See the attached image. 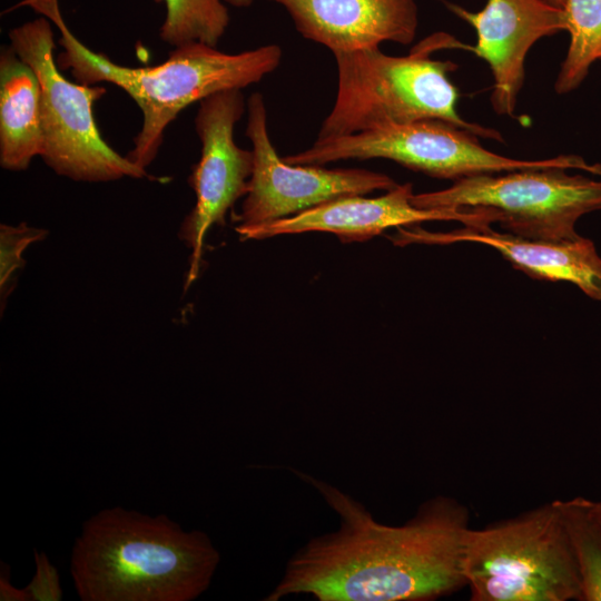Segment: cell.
Listing matches in <instances>:
<instances>
[{"label": "cell", "mask_w": 601, "mask_h": 601, "mask_svg": "<svg viewBox=\"0 0 601 601\" xmlns=\"http://www.w3.org/2000/svg\"><path fill=\"white\" fill-rule=\"evenodd\" d=\"M336 512L338 528L309 539L264 598L318 601H430L466 587V506L437 495L401 525L375 520L364 504L328 482L288 467Z\"/></svg>", "instance_id": "1"}, {"label": "cell", "mask_w": 601, "mask_h": 601, "mask_svg": "<svg viewBox=\"0 0 601 601\" xmlns=\"http://www.w3.org/2000/svg\"><path fill=\"white\" fill-rule=\"evenodd\" d=\"M36 572L23 588L27 601H60L62 589L57 568L45 552L35 551Z\"/></svg>", "instance_id": "20"}, {"label": "cell", "mask_w": 601, "mask_h": 601, "mask_svg": "<svg viewBox=\"0 0 601 601\" xmlns=\"http://www.w3.org/2000/svg\"><path fill=\"white\" fill-rule=\"evenodd\" d=\"M446 6L476 31L477 41L471 51L492 71L494 111L514 117L526 55L539 39L566 29L563 8L545 0H487L476 12L454 3Z\"/></svg>", "instance_id": "12"}, {"label": "cell", "mask_w": 601, "mask_h": 601, "mask_svg": "<svg viewBox=\"0 0 601 601\" xmlns=\"http://www.w3.org/2000/svg\"><path fill=\"white\" fill-rule=\"evenodd\" d=\"M0 600L1 601H27L24 589H19L10 583V571L7 564L1 563L0 572Z\"/></svg>", "instance_id": "21"}, {"label": "cell", "mask_w": 601, "mask_h": 601, "mask_svg": "<svg viewBox=\"0 0 601 601\" xmlns=\"http://www.w3.org/2000/svg\"><path fill=\"white\" fill-rule=\"evenodd\" d=\"M475 134L446 121L427 119L316 140L308 149L288 155L290 165H317L344 159L385 158L425 175L459 180L483 174L526 168L561 167L601 176V164L575 155L539 160L504 157L485 149Z\"/></svg>", "instance_id": "8"}, {"label": "cell", "mask_w": 601, "mask_h": 601, "mask_svg": "<svg viewBox=\"0 0 601 601\" xmlns=\"http://www.w3.org/2000/svg\"><path fill=\"white\" fill-rule=\"evenodd\" d=\"M48 231L41 228L30 227L26 223L17 226H0V294L1 308L9 294L13 290L16 276L26 262L22 257L27 247L36 242L45 239Z\"/></svg>", "instance_id": "19"}, {"label": "cell", "mask_w": 601, "mask_h": 601, "mask_svg": "<svg viewBox=\"0 0 601 601\" xmlns=\"http://www.w3.org/2000/svg\"><path fill=\"white\" fill-rule=\"evenodd\" d=\"M219 563L207 533L185 531L166 514L115 506L82 524L70 574L82 601H191L209 588Z\"/></svg>", "instance_id": "2"}, {"label": "cell", "mask_w": 601, "mask_h": 601, "mask_svg": "<svg viewBox=\"0 0 601 601\" xmlns=\"http://www.w3.org/2000/svg\"><path fill=\"white\" fill-rule=\"evenodd\" d=\"M284 6L297 31L332 52L411 43L416 35V0H269Z\"/></svg>", "instance_id": "14"}, {"label": "cell", "mask_w": 601, "mask_h": 601, "mask_svg": "<svg viewBox=\"0 0 601 601\" xmlns=\"http://www.w3.org/2000/svg\"><path fill=\"white\" fill-rule=\"evenodd\" d=\"M390 239L398 246L413 243L484 244L532 278L571 283L590 298L601 302V256L593 242L582 236L569 240H538L494 231L491 226H464L450 233H431L411 225L398 227Z\"/></svg>", "instance_id": "13"}, {"label": "cell", "mask_w": 601, "mask_h": 601, "mask_svg": "<svg viewBox=\"0 0 601 601\" xmlns=\"http://www.w3.org/2000/svg\"><path fill=\"white\" fill-rule=\"evenodd\" d=\"M224 1L238 8L249 7L253 3V0H224Z\"/></svg>", "instance_id": "23"}, {"label": "cell", "mask_w": 601, "mask_h": 601, "mask_svg": "<svg viewBox=\"0 0 601 601\" xmlns=\"http://www.w3.org/2000/svg\"><path fill=\"white\" fill-rule=\"evenodd\" d=\"M545 1L549 2L550 4H553L560 8H563L565 4V0H545Z\"/></svg>", "instance_id": "24"}, {"label": "cell", "mask_w": 601, "mask_h": 601, "mask_svg": "<svg viewBox=\"0 0 601 601\" xmlns=\"http://www.w3.org/2000/svg\"><path fill=\"white\" fill-rule=\"evenodd\" d=\"M563 10L570 45L555 81L559 95L581 85L601 51V0H565Z\"/></svg>", "instance_id": "16"}, {"label": "cell", "mask_w": 601, "mask_h": 601, "mask_svg": "<svg viewBox=\"0 0 601 601\" xmlns=\"http://www.w3.org/2000/svg\"><path fill=\"white\" fill-rule=\"evenodd\" d=\"M42 151L39 79L11 46H4L0 53V165L24 170Z\"/></svg>", "instance_id": "15"}, {"label": "cell", "mask_w": 601, "mask_h": 601, "mask_svg": "<svg viewBox=\"0 0 601 601\" xmlns=\"http://www.w3.org/2000/svg\"><path fill=\"white\" fill-rule=\"evenodd\" d=\"M581 584V601H601V524L589 499L556 500Z\"/></svg>", "instance_id": "17"}, {"label": "cell", "mask_w": 601, "mask_h": 601, "mask_svg": "<svg viewBox=\"0 0 601 601\" xmlns=\"http://www.w3.org/2000/svg\"><path fill=\"white\" fill-rule=\"evenodd\" d=\"M247 110L246 136L252 141L254 167L235 229L294 216L339 197L387 191L397 185L387 175L365 169L287 164L269 139L262 93L248 98Z\"/></svg>", "instance_id": "9"}, {"label": "cell", "mask_w": 601, "mask_h": 601, "mask_svg": "<svg viewBox=\"0 0 601 601\" xmlns=\"http://www.w3.org/2000/svg\"><path fill=\"white\" fill-rule=\"evenodd\" d=\"M154 1L165 3L159 36L174 48L193 42L216 47L229 24L228 9L221 0Z\"/></svg>", "instance_id": "18"}, {"label": "cell", "mask_w": 601, "mask_h": 601, "mask_svg": "<svg viewBox=\"0 0 601 601\" xmlns=\"http://www.w3.org/2000/svg\"><path fill=\"white\" fill-rule=\"evenodd\" d=\"M589 502H590V508H591L594 516L597 518V520L601 524V500L600 501H594V500L589 499Z\"/></svg>", "instance_id": "22"}, {"label": "cell", "mask_w": 601, "mask_h": 601, "mask_svg": "<svg viewBox=\"0 0 601 601\" xmlns=\"http://www.w3.org/2000/svg\"><path fill=\"white\" fill-rule=\"evenodd\" d=\"M244 110L240 89L219 91L199 101L195 128L201 154L188 178L196 204L179 229V238L190 249L186 288L199 274L207 231L223 225L228 209L248 190L253 151L234 141V127Z\"/></svg>", "instance_id": "10"}, {"label": "cell", "mask_w": 601, "mask_h": 601, "mask_svg": "<svg viewBox=\"0 0 601 601\" xmlns=\"http://www.w3.org/2000/svg\"><path fill=\"white\" fill-rule=\"evenodd\" d=\"M413 186L396 185L385 195L339 197L290 217L268 224L235 229L242 239H265L277 235L327 231L343 242H361L391 227L416 225L430 220H457L464 226L490 227L496 215L484 208L422 209L412 204Z\"/></svg>", "instance_id": "11"}, {"label": "cell", "mask_w": 601, "mask_h": 601, "mask_svg": "<svg viewBox=\"0 0 601 601\" xmlns=\"http://www.w3.org/2000/svg\"><path fill=\"white\" fill-rule=\"evenodd\" d=\"M598 60H601V51H600V53H599V58H598Z\"/></svg>", "instance_id": "25"}, {"label": "cell", "mask_w": 601, "mask_h": 601, "mask_svg": "<svg viewBox=\"0 0 601 601\" xmlns=\"http://www.w3.org/2000/svg\"><path fill=\"white\" fill-rule=\"evenodd\" d=\"M561 167L526 168L455 180L449 188L413 195L422 209L484 208L505 233L538 240L579 237L577 221L601 210V180Z\"/></svg>", "instance_id": "7"}, {"label": "cell", "mask_w": 601, "mask_h": 601, "mask_svg": "<svg viewBox=\"0 0 601 601\" xmlns=\"http://www.w3.org/2000/svg\"><path fill=\"white\" fill-rule=\"evenodd\" d=\"M441 49L471 51L472 47L446 32H436L403 57L385 55L378 47L334 51L338 71L337 96L317 139L436 119L480 138L503 141L496 129L460 117L456 109L459 92L449 79L457 65L431 58Z\"/></svg>", "instance_id": "4"}, {"label": "cell", "mask_w": 601, "mask_h": 601, "mask_svg": "<svg viewBox=\"0 0 601 601\" xmlns=\"http://www.w3.org/2000/svg\"><path fill=\"white\" fill-rule=\"evenodd\" d=\"M464 574L473 601H581L556 500L471 529Z\"/></svg>", "instance_id": "5"}, {"label": "cell", "mask_w": 601, "mask_h": 601, "mask_svg": "<svg viewBox=\"0 0 601 601\" xmlns=\"http://www.w3.org/2000/svg\"><path fill=\"white\" fill-rule=\"evenodd\" d=\"M50 19L28 21L9 32L10 46L37 73L41 89L42 159L57 175L76 181L142 178L146 169L119 155L99 132L93 105L106 93L65 78L57 65Z\"/></svg>", "instance_id": "6"}, {"label": "cell", "mask_w": 601, "mask_h": 601, "mask_svg": "<svg viewBox=\"0 0 601 601\" xmlns=\"http://www.w3.org/2000/svg\"><path fill=\"white\" fill-rule=\"evenodd\" d=\"M21 6L45 14L59 29L58 43L62 47L56 58L59 68L69 69L82 85H116L140 108L142 126L126 157L144 169L156 158L168 125L187 106L219 91L256 83L274 71L282 59L277 45L225 53L216 47L193 42L176 47L160 65L126 67L76 38L63 21L58 0H24Z\"/></svg>", "instance_id": "3"}]
</instances>
